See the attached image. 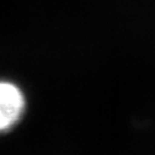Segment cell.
I'll return each mask as SVG.
<instances>
[{"label": "cell", "mask_w": 155, "mask_h": 155, "mask_svg": "<svg viewBox=\"0 0 155 155\" xmlns=\"http://www.w3.org/2000/svg\"><path fill=\"white\" fill-rule=\"evenodd\" d=\"M25 107L23 95L17 87L0 83V131L11 127L21 116Z\"/></svg>", "instance_id": "1"}]
</instances>
